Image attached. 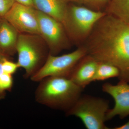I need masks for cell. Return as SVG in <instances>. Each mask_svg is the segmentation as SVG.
I'll use <instances>...</instances> for the list:
<instances>
[{
	"label": "cell",
	"instance_id": "cell-8",
	"mask_svg": "<svg viewBox=\"0 0 129 129\" xmlns=\"http://www.w3.org/2000/svg\"><path fill=\"white\" fill-rule=\"evenodd\" d=\"M18 32L40 35L37 10L15 2L3 17Z\"/></svg>",
	"mask_w": 129,
	"mask_h": 129
},
{
	"label": "cell",
	"instance_id": "cell-22",
	"mask_svg": "<svg viewBox=\"0 0 129 129\" xmlns=\"http://www.w3.org/2000/svg\"><path fill=\"white\" fill-rule=\"evenodd\" d=\"M6 58H8L7 57L4 55L2 53L0 52V60H3V59Z\"/></svg>",
	"mask_w": 129,
	"mask_h": 129
},
{
	"label": "cell",
	"instance_id": "cell-21",
	"mask_svg": "<svg viewBox=\"0 0 129 129\" xmlns=\"http://www.w3.org/2000/svg\"><path fill=\"white\" fill-rule=\"evenodd\" d=\"M70 1L80 5L83 4V0H70Z\"/></svg>",
	"mask_w": 129,
	"mask_h": 129
},
{
	"label": "cell",
	"instance_id": "cell-19",
	"mask_svg": "<svg viewBox=\"0 0 129 129\" xmlns=\"http://www.w3.org/2000/svg\"><path fill=\"white\" fill-rule=\"evenodd\" d=\"M14 1L19 4L34 7L32 0H14Z\"/></svg>",
	"mask_w": 129,
	"mask_h": 129
},
{
	"label": "cell",
	"instance_id": "cell-16",
	"mask_svg": "<svg viewBox=\"0 0 129 129\" xmlns=\"http://www.w3.org/2000/svg\"><path fill=\"white\" fill-rule=\"evenodd\" d=\"M111 0H83V4L97 11L105 12Z\"/></svg>",
	"mask_w": 129,
	"mask_h": 129
},
{
	"label": "cell",
	"instance_id": "cell-1",
	"mask_svg": "<svg viewBox=\"0 0 129 129\" xmlns=\"http://www.w3.org/2000/svg\"><path fill=\"white\" fill-rule=\"evenodd\" d=\"M81 46L98 62L108 63L120 71V81L129 83V24L106 13L97 21Z\"/></svg>",
	"mask_w": 129,
	"mask_h": 129
},
{
	"label": "cell",
	"instance_id": "cell-15",
	"mask_svg": "<svg viewBox=\"0 0 129 129\" xmlns=\"http://www.w3.org/2000/svg\"><path fill=\"white\" fill-rule=\"evenodd\" d=\"M2 60H0V100L5 98L6 91H11L13 85L12 75L5 73L3 69Z\"/></svg>",
	"mask_w": 129,
	"mask_h": 129
},
{
	"label": "cell",
	"instance_id": "cell-4",
	"mask_svg": "<svg viewBox=\"0 0 129 129\" xmlns=\"http://www.w3.org/2000/svg\"><path fill=\"white\" fill-rule=\"evenodd\" d=\"M109 107V102L105 99L81 95L66 113L80 119L87 129H108L105 122Z\"/></svg>",
	"mask_w": 129,
	"mask_h": 129
},
{
	"label": "cell",
	"instance_id": "cell-5",
	"mask_svg": "<svg viewBox=\"0 0 129 129\" xmlns=\"http://www.w3.org/2000/svg\"><path fill=\"white\" fill-rule=\"evenodd\" d=\"M37 35L21 34L19 35L16 46L18 55L17 62L19 68L25 70V79L33 76L42 67L47 56L44 46L37 42Z\"/></svg>",
	"mask_w": 129,
	"mask_h": 129
},
{
	"label": "cell",
	"instance_id": "cell-14",
	"mask_svg": "<svg viewBox=\"0 0 129 129\" xmlns=\"http://www.w3.org/2000/svg\"><path fill=\"white\" fill-rule=\"evenodd\" d=\"M120 71L117 67L108 63L98 61L96 71L93 82L119 77Z\"/></svg>",
	"mask_w": 129,
	"mask_h": 129
},
{
	"label": "cell",
	"instance_id": "cell-23",
	"mask_svg": "<svg viewBox=\"0 0 129 129\" xmlns=\"http://www.w3.org/2000/svg\"><path fill=\"white\" fill-rule=\"evenodd\" d=\"M3 18L0 17V27H1V24Z\"/></svg>",
	"mask_w": 129,
	"mask_h": 129
},
{
	"label": "cell",
	"instance_id": "cell-9",
	"mask_svg": "<svg viewBox=\"0 0 129 129\" xmlns=\"http://www.w3.org/2000/svg\"><path fill=\"white\" fill-rule=\"evenodd\" d=\"M102 90L113 98L115 104L106 114V120L115 116L123 119L129 115V83L120 81L116 85L106 83L102 86Z\"/></svg>",
	"mask_w": 129,
	"mask_h": 129
},
{
	"label": "cell",
	"instance_id": "cell-7",
	"mask_svg": "<svg viewBox=\"0 0 129 129\" xmlns=\"http://www.w3.org/2000/svg\"><path fill=\"white\" fill-rule=\"evenodd\" d=\"M36 10L40 35L47 43L50 53L56 55L69 47L68 35L62 24L51 16Z\"/></svg>",
	"mask_w": 129,
	"mask_h": 129
},
{
	"label": "cell",
	"instance_id": "cell-3",
	"mask_svg": "<svg viewBox=\"0 0 129 129\" xmlns=\"http://www.w3.org/2000/svg\"><path fill=\"white\" fill-rule=\"evenodd\" d=\"M106 13L84 6H69L63 26L68 36L80 46L88 39L97 21Z\"/></svg>",
	"mask_w": 129,
	"mask_h": 129
},
{
	"label": "cell",
	"instance_id": "cell-2",
	"mask_svg": "<svg viewBox=\"0 0 129 129\" xmlns=\"http://www.w3.org/2000/svg\"><path fill=\"white\" fill-rule=\"evenodd\" d=\"M40 82L35 93L36 102L66 112L78 101L83 89L67 77L49 76Z\"/></svg>",
	"mask_w": 129,
	"mask_h": 129
},
{
	"label": "cell",
	"instance_id": "cell-18",
	"mask_svg": "<svg viewBox=\"0 0 129 129\" xmlns=\"http://www.w3.org/2000/svg\"><path fill=\"white\" fill-rule=\"evenodd\" d=\"M15 2L14 0H0V17L3 18Z\"/></svg>",
	"mask_w": 129,
	"mask_h": 129
},
{
	"label": "cell",
	"instance_id": "cell-13",
	"mask_svg": "<svg viewBox=\"0 0 129 129\" xmlns=\"http://www.w3.org/2000/svg\"><path fill=\"white\" fill-rule=\"evenodd\" d=\"M105 12L129 24V0H111Z\"/></svg>",
	"mask_w": 129,
	"mask_h": 129
},
{
	"label": "cell",
	"instance_id": "cell-17",
	"mask_svg": "<svg viewBox=\"0 0 129 129\" xmlns=\"http://www.w3.org/2000/svg\"><path fill=\"white\" fill-rule=\"evenodd\" d=\"M2 65L4 72L11 75L15 73L19 68L17 63L12 62L8 58L2 60Z\"/></svg>",
	"mask_w": 129,
	"mask_h": 129
},
{
	"label": "cell",
	"instance_id": "cell-6",
	"mask_svg": "<svg viewBox=\"0 0 129 129\" xmlns=\"http://www.w3.org/2000/svg\"><path fill=\"white\" fill-rule=\"evenodd\" d=\"M87 55L83 46L75 50L62 55L56 56L49 53L42 67L30 79L34 82H40L49 76L68 78L76 64Z\"/></svg>",
	"mask_w": 129,
	"mask_h": 129
},
{
	"label": "cell",
	"instance_id": "cell-12",
	"mask_svg": "<svg viewBox=\"0 0 129 129\" xmlns=\"http://www.w3.org/2000/svg\"><path fill=\"white\" fill-rule=\"evenodd\" d=\"M18 32L11 24L3 18L0 27V52L8 57L13 55L16 52Z\"/></svg>",
	"mask_w": 129,
	"mask_h": 129
},
{
	"label": "cell",
	"instance_id": "cell-20",
	"mask_svg": "<svg viewBox=\"0 0 129 129\" xmlns=\"http://www.w3.org/2000/svg\"><path fill=\"white\" fill-rule=\"evenodd\" d=\"M114 129H129V120L124 124L120 126L114 127Z\"/></svg>",
	"mask_w": 129,
	"mask_h": 129
},
{
	"label": "cell",
	"instance_id": "cell-10",
	"mask_svg": "<svg viewBox=\"0 0 129 129\" xmlns=\"http://www.w3.org/2000/svg\"><path fill=\"white\" fill-rule=\"evenodd\" d=\"M97 64L94 58L86 55L76 64L68 78L83 89L93 82Z\"/></svg>",
	"mask_w": 129,
	"mask_h": 129
},
{
	"label": "cell",
	"instance_id": "cell-11",
	"mask_svg": "<svg viewBox=\"0 0 129 129\" xmlns=\"http://www.w3.org/2000/svg\"><path fill=\"white\" fill-rule=\"evenodd\" d=\"M70 0H32L36 10L51 16L64 24Z\"/></svg>",
	"mask_w": 129,
	"mask_h": 129
}]
</instances>
